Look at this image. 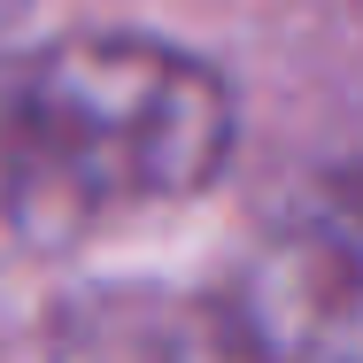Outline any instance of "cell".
Here are the masks:
<instances>
[{
  "mask_svg": "<svg viewBox=\"0 0 363 363\" xmlns=\"http://www.w3.org/2000/svg\"><path fill=\"white\" fill-rule=\"evenodd\" d=\"M217 325L247 363H363V170L325 178L240 255Z\"/></svg>",
  "mask_w": 363,
  "mask_h": 363,
  "instance_id": "obj_2",
  "label": "cell"
},
{
  "mask_svg": "<svg viewBox=\"0 0 363 363\" xmlns=\"http://www.w3.org/2000/svg\"><path fill=\"white\" fill-rule=\"evenodd\" d=\"M8 16H16V0H0V23H8Z\"/></svg>",
  "mask_w": 363,
  "mask_h": 363,
  "instance_id": "obj_3",
  "label": "cell"
},
{
  "mask_svg": "<svg viewBox=\"0 0 363 363\" xmlns=\"http://www.w3.org/2000/svg\"><path fill=\"white\" fill-rule=\"evenodd\" d=\"M224 155L232 93L186 47L77 31L0 55V232L62 240L194 201Z\"/></svg>",
  "mask_w": 363,
  "mask_h": 363,
  "instance_id": "obj_1",
  "label": "cell"
}]
</instances>
